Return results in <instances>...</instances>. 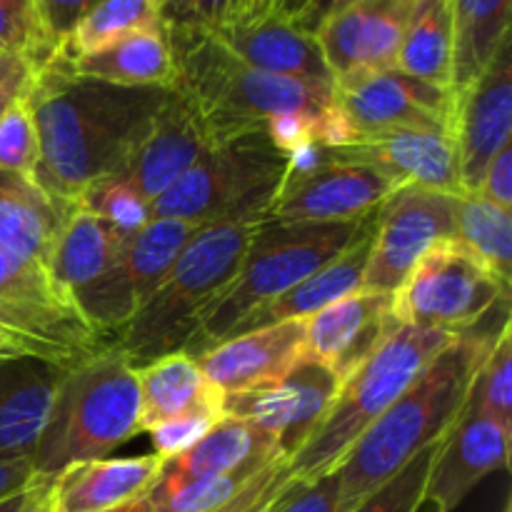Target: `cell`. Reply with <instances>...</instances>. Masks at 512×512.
<instances>
[{
	"label": "cell",
	"instance_id": "cell-1",
	"mask_svg": "<svg viewBox=\"0 0 512 512\" xmlns=\"http://www.w3.org/2000/svg\"><path fill=\"white\" fill-rule=\"evenodd\" d=\"M173 88H125L68 73L48 58L35 65L25 103L38 133L33 183L73 205L85 188L113 178L143 143Z\"/></svg>",
	"mask_w": 512,
	"mask_h": 512
},
{
	"label": "cell",
	"instance_id": "cell-2",
	"mask_svg": "<svg viewBox=\"0 0 512 512\" xmlns=\"http://www.w3.org/2000/svg\"><path fill=\"white\" fill-rule=\"evenodd\" d=\"M495 338L498 333H460L355 440L343 463L335 468L340 480V510H353L360 500L400 473L415 455L448 435L468 403L470 385Z\"/></svg>",
	"mask_w": 512,
	"mask_h": 512
},
{
	"label": "cell",
	"instance_id": "cell-3",
	"mask_svg": "<svg viewBox=\"0 0 512 512\" xmlns=\"http://www.w3.org/2000/svg\"><path fill=\"white\" fill-rule=\"evenodd\" d=\"M163 33L175 63L173 90L208 148L265 130L280 115H320L335 105V85L323 88L263 73L205 30L163 28Z\"/></svg>",
	"mask_w": 512,
	"mask_h": 512
},
{
	"label": "cell",
	"instance_id": "cell-4",
	"mask_svg": "<svg viewBox=\"0 0 512 512\" xmlns=\"http://www.w3.org/2000/svg\"><path fill=\"white\" fill-rule=\"evenodd\" d=\"M255 223L200 225L158 288L113 335L110 348L140 368L185 350L238 275Z\"/></svg>",
	"mask_w": 512,
	"mask_h": 512
},
{
	"label": "cell",
	"instance_id": "cell-5",
	"mask_svg": "<svg viewBox=\"0 0 512 512\" xmlns=\"http://www.w3.org/2000/svg\"><path fill=\"white\" fill-rule=\"evenodd\" d=\"M138 433V370L108 348L65 370L30 460L38 480H53L70 465L108 458Z\"/></svg>",
	"mask_w": 512,
	"mask_h": 512
},
{
	"label": "cell",
	"instance_id": "cell-6",
	"mask_svg": "<svg viewBox=\"0 0 512 512\" xmlns=\"http://www.w3.org/2000/svg\"><path fill=\"white\" fill-rule=\"evenodd\" d=\"M448 330L398 325L383 345L340 383L323 423L288 460L298 480H315L343 463L355 440L403 395L410 383L458 340Z\"/></svg>",
	"mask_w": 512,
	"mask_h": 512
},
{
	"label": "cell",
	"instance_id": "cell-7",
	"mask_svg": "<svg viewBox=\"0 0 512 512\" xmlns=\"http://www.w3.org/2000/svg\"><path fill=\"white\" fill-rule=\"evenodd\" d=\"M373 215L355 223H255L238 275L223 298L205 315L183 353L198 358L228 338L230 330L250 310L278 298L325 263L338 258L348 245L355 243Z\"/></svg>",
	"mask_w": 512,
	"mask_h": 512
},
{
	"label": "cell",
	"instance_id": "cell-8",
	"mask_svg": "<svg viewBox=\"0 0 512 512\" xmlns=\"http://www.w3.org/2000/svg\"><path fill=\"white\" fill-rule=\"evenodd\" d=\"M288 168L290 155L275 148L268 130L238 135L205 150L198 163L150 205V218L193 225L260 223Z\"/></svg>",
	"mask_w": 512,
	"mask_h": 512
},
{
	"label": "cell",
	"instance_id": "cell-9",
	"mask_svg": "<svg viewBox=\"0 0 512 512\" xmlns=\"http://www.w3.org/2000/svg\"><path fill=\"white\" fill-rule=\"evenodd\" d=\"M0 328L35 358L68 370L110 348L78 305L58 288L50 270L0 250Z\"/></svg>",
	"mask_w": 512,
	"mask_h": 512
},
{
	"label": "cell",
	"instance_id": "cell-10",
	"mask_svg": "<svg viewBox=\"0 0 512 512\" xmlns=\"http://www.w3.org/2000/svg\"><path fill=\"white\" fill-rule=\"evenodd\" d=\"M510 283L453 240H443L420 258L393 295L398 325L465 333L498 303H508Z\"/></svg>",
	"mask_w": 512,
	"mask_h": 512
},
{
	"label": "cell",
	"instance_id": "cell-11",
	"mask_svg": "<svg viewBox=\"0 0 512 512\" xmlns=\"http://www.w3.org/2000/svg\"><path fill=\"white\" fill-rule=\"evenodd\" d=\"M458 198L420 185H398L375 213L373 248L360 290L395 295L423 255L453 240Z\"/></svg>",
	"mask_w": 512,
	"mask_h": 512
},
{
	"label": "cell",
	"instance_id": "cell-12",
	"mask_svg": "<svg viewBox=\"0 0 512 512\" xmlns=\"http://www.w3.org/2000/svg\"><path fill=\"white\" fill-rule=\"evenodd\" d=\"M335 110L348 128V143H355L398 130L453 133L455 98L450 90L385 68L335 80Z\"/></svg>",
	"mask_w": 512,
	"mask_h": 512
},
{
	"label": "cell",
	"instance_id": "cell-13",
	"mask_svg": "<svg viewBox=\"0 0 512 512\" xmlns=\"http://www.w3.org/2000/svg\"><path fill=\"white\" fill-rule=\"evenodd\" d=\"M200 225L173 218H150L135 233L125 235L118 263L103 283L90 290L78 310L103 338H113L135 310L150 298L170 265Z\"/></svg>",
	"mask_w": 512,
	"mask_h": 512
},
{
	"label": "cell",
	"instance_id": "cell-14",
	"mask_svg": "<svg viewBox=\"0 0 512 512\" xmlns=\"http://www.w3.org/2000/svg\"><path fill=\"white\" fill-rule=\"evenodd\" d=\"M398 185L378 170L340 163L320 153L303 168H288L265 220L280 223H355L380 208Z\"/></svg>",
	"mask_w": 512,
	"mask_h": 512
},
{
	"label": "cell",
	"instance_id": "cell-15",
	"mask_svg": "<svg viewBox=\"0 0 512 512\" xmlns=\"http://www.w3.org/2000/svg\"><path fill=\"white\" fill-rule=\"evenodd\" d=\"M338 390L340 380L325 365L305 358L280 383L223 395V415L268 430L290 460L323 423Z\"/></svg>",
	"mask_w": 512,
	"mask_h": 512
},
{
	"label": "cell",
	"instance_id": "cell-16",
	"mask_svg": "<svg viewBox=\"0 0 512 512\" xmlns=\"http://www.w3.org/2000/svg\"><path fill=\"white\" fill-rule=\"evenodd\" d=\"M453 138L460 183L475 193L495 155L512 140V35L468 90L455 98Z\"/></svg>",
	"mask_w": 512,
	"mask_h": 512
},
{
	"label": "cell",
	"instance_id": "cell-17",
	"mask_svg": "<svg viewBox=\"0 0 512 512\" xmlns=\"http://www.w3.org/2000/svg\"><path fill=\"white\" fill-rule=\"evenodd\" d=\"M418 0H353L318 30L320 50L335 80L395 68L405 28Z\"/></svg>",
	"mask_w": 512,
	"mask_h": 512
},
{
	"label": "cell",
	"instance_id": "cell-18",
	"mask_svg": "<svg viewBox=\"0 0 512 512\" xmlns=\"http://www.w3.org/2000/svg\"><path fill=\"white\" fill-rule=\"evenodd\" d=\"M512 428L465 405L440 443L425 483L423 503L435 512H455L470 493L510 465Z\"/></svg>",
	"mask_w": 512,
	"mask_h": 512
},
{
	"label": "cell",
	"instance_id": "cell-19",
	"mask_svg": "<svg viewBox=\"0 0 512 512\" xmlns=\"http://www.w3.org/2000/svg\"><path fill=\"white\" fill-rule=\"evenodd\" d=\"M210 35L223 43L235 58L263 73L283 75L323 88L335 85L318 38L300 30L285 15L240 8Z\"/></svg>",
	"mask_w": 512,
	"mask_h": 512
},
{
	"label": "cell",
	"instance_id": "cell-20",
	"mask_svg": "<svg viewBox=\"0 0 512 512\" xmlns=\"http://www.w3.org/2000/svg\"><path fill=\"white\" fill-rule=\"evenodd\" d=\"M320 153L340 163H358L378 170L395 185H420L463 195L458 148L453 133L438 130H398L378 138L355 140L338 148H320Z\"/></svg>",
	"mask_w": 512,
	"mask_h": 512
},
{
	"label": "cell",
	"instance_id": "cell-21",
	"mask_svg": "<svg viewBox=\"0 0 512 512\" xmlns=\"http://www.w3.org/2000/svg\"><path fill=\"white\" fill-rule=\"evenodd\" d=\"M395 328L393 295L358 290L305 320V350L343 383Z\"/></svg>",
	"mask_w": 512,
	"mask_h": 512
},
{
	"label": "cell",
	"instance_id": "cell-22",
	"mask_svg": "<svg viewBox=\"0 0 512 512\" xmlns=\"http://www.w3.org/2000/svg\"><path fill=\"white\" fill-rule=\"evenodd\" d=\"M305 358V320H288L220 340L195 363L220 393L235 395L280 383Z\"/></svg>",
	"mask_w": 512,
	"mask_h": 512
},
{
	"label": "cell",
	"instance_id": "cell-23",
	"mask_svg": "<svg viewBox=\"0 0 512 512\" xmlns=\"http://www.w3.org/2000/svg\"><path fill=\"white\" fill-rule=\"evenodd\" d=\"M205 150L208 145L203 135L198 133L193 118L173 90V98L158 115L150 133L113 178L130 185L150 208L170 185L178 183L198 163Z\"/></svg>",
	"mask_w": 512,
	"mask_h": 512
},
{
	"label": "cell",
	"instance_id": "cell-24",
	"mask_svg": "<svg viewBox=\"0 0 512 512\" xmlns=\"http://www.w3.org/2000/svg\"><path fill=\"white\" fill-rule=\"evenodd\" d=\"M158 455L85 460L50 480L48 512H100L143 498L163 473Z\"/></svg>",
	"mask_w": 512,
	"mask_h": 512
},
{
	"label": "cell",
	"instance_id": "cell-25",
	"mask_svg": "<svg viewBox=\"0 0 512 512\" xmlns=\"http://www.w3.org/2000/svg\"><path fill=\"white\" fill-rule=\"evenodd\" d=\"M378 213V210H375ZM373 230H375V215L363 233L355 238L353 245L343 250L335 260L325 263L323 268L315 270L298 285L285 290L278 298L268 300L260 308L250 310L233 330L228 338L240 333H250V330L268 328V325L288 323V320H308L323 308L333 305L335 300L345 298V295L358 293L363 285L365 265H368L370 248H373Z\"/></svg>",
	"mask_w": 512,
	"mask_h": 512
},
{
	"label": "cell",
	"instance_id": "cell-26",
	"mask_svg": "<svg viewBox=\"0 0 512 512\" xmlns=\"http://www.w3.org/2000/svg\"><path fill=\"white\" fill-rule=\"evenodd\" d=\"M283 458L278 440L268 430L235 418H220L188 453L163 465L158 483L178 485L233 473H258Z\"/></svg>",
	"mask_w": 512,
	"mask_h": 512
},
{
	"label": "cell",
	"instance_id": "cell-27",
	"mask_svg": "<svg viewBox=\"0 0 512 512\" xmlns=\"http://www.w3.org/2000/svg\"><path fill=\"white\" fill-rule=\"evenodd\" d=\"M63 373L33 355L0 363V458L33 455Z\"/></svg>",
	"mask_w": 512,
	"mask_h": 512
},
{
	"label": "cell",
	"instance_id": "cell-28",
	"mask_svg": "<svg viewBox=\"0 0 512 512\" xmlns=\"http://www.w3.org/2000/svg\"><path fill=\"white\" fill-rule=\"evenodd\" d=\"M125 235L128 233L75 208V205L70 208L53 243L48 270L58 288L75 305L90 290L98 288L105 275L113 270L120 258V250H123Z\"/></svg>",
	"mask_w": 512,
	"mask_h": 512
},
{
	"label": "cell",
	"instance_id": "cell-29",
	"mask_svg": "<svg viewBox=\"0 0 512 512\" xmlns=\"http://www.w3.org/2000/svg\"><path fill=\"white\" fill-rule=\"evenodd\" d=\"M70 208L45 195L33 180L0 170V250L48 268Z\"/></svg>",
	"mask_w": 512,
	"mask_h": 512
},
{
	"label": "cell",
	"instance_id": "cell-30",
	"mask_svg": "<svg viewBox=\"0 0 512 512\" xmlns=\"http://www.w3.org/2000/svg\"><path fill=\"white\" fill-rule=\"evenodd\" d=\"M135 370L140 388V430L145 433L198 410L223 413V393L205 378L195 358L183 350Z\"/></svg>",
	"mask_w": 512,
	"mask_h": 512
},
{
	"label": "cell",
	"instance_id": "cell-31",
	"mask_svg": "<svg viewBox=\"0 0 512 512\" xmlns=\"http://www.w3.org/2000/svg\"><path fill=\"white\" fill-rule=\"evenodd\" d=\"M68 73L125 88H173L175 63L163 28L128 35L118 43L78 58H58Z\"/></svg>",
	"mask_w": 512,
	"mask_h": 512
},
{
	"label": "cell",
	"instance_id": "cell-32",
	"mask_svg": "<svg viewBox=\"0 0 512 512\" xmlns=\"http://www.w3.org/2000/svg\"><path fill=\"white\" fill-rule=\"evenodd\" d=\"M453 0H418L405 28L395 68L453 93Z\"/></svg>",
	"mask_w": 512,
	"mask_h": 512
},
{
	"label": "cell",
	"instance_id": "cell-33",
	"mask_svg": "<svg viewBox=\"0 0 512 512\" xmlns=\"http://www.w3.org/2000/svg\"><path fill=\"white\" fill-rule=\"evenodd\" d=\"M512 0H453V98L480 78L510 38Z\"/></svg>",
	"mask_w": 512,
	"mask_h": 512
},
{
	"label": "cell",
	"instance_id": "cell-34",
	"mask_svg": "<svg viewBox=\"0 0 512 512\" xmlns=\"http://www.w3.org/2000/svg\"><path fill=\"white\" fill-rule=\"evenodd\" d=\"M453 243L468 250L490 273L510 283L512 270V213L478 193H463L455 210Z\"/></svg>",
	"mask_w": 512,
	"mask_h": 512
},
{
	"label": "cell",
	"instance_id": "cell-35",
	"mask_svg": "<svg viewBox=\"0 0 512 512\" xmlns=\"http://www.w3.org/2000/svg\"><path fill=\"white\" fill-rule=\"evenodd\" d=\"M160 28V10L150 0H100L75 23L55 55L78 58L108 48L128 35Z\"/></svg>",
	"mask_w": 512,
	"mask_h": 512
},
{
	"label": "cell",
	"instance_id": "cell-36",
	"mask_svg": "<svg viewBox=\"0 0 512 512\" xmlns=\"http://www.w3.org/2000/svg\"><path fill=\"white\" fill-rule=\"evenodd\" d=\"M468 408L512 428V333L510 318L503 320L493 348L475 373Z\"/></svg>",
	"mask_w": 512,
	"mask_h": 512
},
{
	"label": "cell",
	"instance_id": "cell-37",
	"mask_svg": "<svg viewBox=\"0 0 512 512\" xmlns=\"http://www.w3.org/2000/svg\"><path fill=\"white\" fill-rule=\"evenodd\" d=\"M440 443L443 440L428 445L400 473H395L388 483L380 485L368 498L360 500L350 512H418L425 505V483H428Z\"/></svg>",
	"mask_w": 512,
	"mask_h": 512
},
{
	"label": "cell",
	"instance_id": "cell-38",
	"mask_svg": "<svg viewBox=\"0 0 512 512\" xmlns=\"http://www.w3.org/2000/svg\"><path fill=\"white\" fill-rule=\"evenodd\" d=\"M73 205L123 233H135L150 220L148 203L118 178L98 180L85 188Z\"/></svg>",
	"mask_w": 512,
	"mask_h": 512
},
{
	"label": "cell",
	"instance_id": "cell-39",
	"mask_svg": "<svg viewBox=\"0 0 512 512\" xmlns=\"http://www.w3.org/2000/svg\"><path fill=\"white\" fill-rule=\"evenodd\" d=\"M38 158V133L23 95L0 115V170L33 180Z\"/></svg>",
	"mask_w": 512,
	"mask_h": 512
},
{
	"label": "cell",
	"instance_id": "cell-40",
	"mask_svg": "<svg viewBox=\"0 0 512 512\" xmlns=\"http://www.w3.org/2000/svg\"><path fill=\"white\" fill-rule=\"evenodd\" d=\"M100 0H33L35 35H38V50H35V65L53 58L75 28L80 18Z\"/></svg>",
	"mask_w": 512,
	"mask_h": 512
},
{
	"label": "cell",
	"instance_id": "cell-41",
	"mask_svg": "<svg viewBox=\"0 0 512 512\" xmlns=\"http://www.w3.org/2000/svg\"><path fill=\"white\" fill-rule=\"evenodd\" d=\"M240 8L243 0H165L160 5V25L213 33Z\"/></svg>",
	"mask_w": 512,
	"mask_h": 512
},
{
	"label": "cell",
	"instance_id": "cell-42",
	"mask_svg": "<svg viewBox=\"0 0 512 512\" xmlns=\"http://www.w3.org/2000/svg\"><path fill=\"white\" fill-rule=\"evenodd\" d=\"M268 512H343L338 473L330 470L315 480L293 478L273 500Z\"/></svg>",
	"mask_w": 512,
	"mask_h": 512
},
{
	"label": "cell",
	"instance_id": "cell-43",
	"mask_svg": "<svg viewBox=\"0 0 512 512\" xmlns=\"http://www.w3.org/2000/svg\"><path fill=\"white\" fill-rule=\"evenodd\" d=\"M223 418L220 410H198V413L183 415V418H175L170 423L158 425V428L150 430V440H153V448L163 463L180 458L183 453H188L200 438L208 435V430L213 428L218 420Z\"/></svg>",
	"mask_w": 512,
	"mask_h": 512
},
{
	"label": "cell",
	"instance_id": "cell-44",
	"mask_svg": "<svg viewBox=\"0 0 512 512\" xmlns=\"http://www.w3.org/2000/svg\"><path fill=\"white\" fill-rule=\"evenodd\" d=\"M290 480H293V473H290L288 460H273L260 473H255L228 503L213 512H268L273 500L283 493Z\"/></svg>",
	"mask_w": 512,
	"mask_h": 512
},
{
	"label": "cell",
	"instance_id": "cell-45",
	"mask_svg": "<svg viewBox=\"0 0 512 512\" xmlns=\"http://www.w3.org/2000/svg\"><path fill=\"white\" fill-rule=\"evenodd\" d=\"M35 50L33 0H0V53H25L35 63Z\"/></svg>",
	"mask_w": 512,
	"mask_h": 512
},
{
	"label": "cell",
	"instance_id": "cell-46",
	"mask_svg": "<svg viewBox=\"0 0 512 512\" xmlns=\"http://www.w3.org/2000/svg\"><path fill=\"white\" fill-rule=\"evenodd\" d=\"M35 63L25 53H0V115L28 90Z\"/></svg>",
	"mask_w": 512,
	"mask_h": 512
},
{
	"label": "cell",
	"instance_id": "cell-47",
	"mask_svg": "<svg viewBox=\"0 0 512 512\" xmlns=\"http://www.w3.org/2000/svg\"><path fill=\"white\" fill-rule=\"evenodd\" d=\"M475 193L483 195L485 200H490L498 208L512 210V143L505 145L495 155L490 168L485 170L483 183H480V188Z\"/></svg>",
	"mask_w": 512,
	"mask_h": 512
},
{
	"label": "cell",
	"instance_id": "cell-48",
	"mask_svg": "<svg viewBox=\"0 0 512 512\" xmlns=\"http://www.w3.org/2000/svg\"><path fill=\"white\" fill-rule=\"evenodd\" d=\"M353 0H308V5L303 8V13L293 20L300 30L315 35V30L325 23L333 13H338L340 8L350 5Z\"/></svg>",
	"mask_w": 512,
	"mask_h": 512
},
{
	"label": "cell",
	"instance_id": "cell-49",
	"mask_svg": "<svg viewBox=\"0 0 512 512\" xmlns=\"http://www.w3.org/2000/svg\"><path fill=\"white\" fill-rule=\"evenodd\" d=\"M48 490L50 480H43L25 493L0 503V512H48Z\"/></svg>",
	"mask_w": 512,
	"mask_h": 512
},
{
	"label": "cell",
	"instance_id": "cell-50",
	"mask_svg": "<svg viewBox=\"0 0 512 512\" xmlns=\"http://www.w3.org/2000/svg\"><path fill=\"white\" fill-rule=\"evenodd\" d=\"M305 5L308 0H243V8L258 10V13H278L290 20L298 18Z\"/></svg>",
	"mask_w": 512,
	"mask_h": 512
},
{
	"label": "cell",
	"instance_id": "cell-51",
	"mask_svg": "<svg viewBox=\"0 0 512 512\" xmlns=\"http://www.w3.org/2000/svg\"><path fill=\"white\" fill-rule=\"evenodd\" d=\"M25 355H33L23 343H20L15 335H10L8 330L0 328V363L5 360H15V358H25ZM35 358V355H33Z\"/></svg>",
	"mask_w": 512,
	"mask_h": 512
},
{
	"label": "cell",
	"instance_id": "cell-52",
	"mask_svg": "<svg viewBox=\"0 0 512 512\" xmlns=\"http://www.w3.org/2000/svg\"><path fill=\"white\" fill-rule=\"evenodd\" d=\"M100 512H153V503H150V495H143V498L128 500V503L115 505V508L100 510Z\"/></svg>",
	"mask_w": 512,
	"mask_h": 512
},
{
	"label": "cell",
	"instance_id": "cell-53",
	"mask_svg": "<svg viewBox=\"0 0 512 512\" xmlns=\"http://www.w3.org/2000/svg\"><path fill=\"white\" fill-rule=\"evenodd\" d=\"M150 3H153V5H158V10H160V5H163L165 0H150Z\"/></svg>",
	"mask_w": 512,
	"mask_h": 512
}]
</instances>
